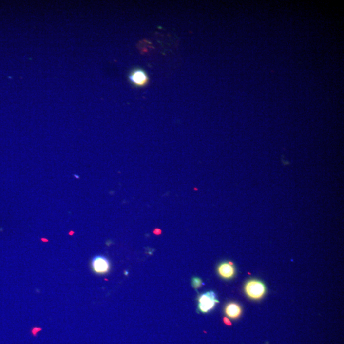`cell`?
I'll list each match as a JSON object with an SVG mask.
<instances>
[{
  "label": "cell",
  "instance_id": "6da1fadb",
  "mask_svg": "<svg viewBox=\"0 0 344 344\" xmlns=\"http://www.w3.org/2000/svg\"><path fill=\"white\" fill-rule=\"evenodd\" d=\"M244 291L247 296L252 300H260L267 293V287L262 281L258 279H250L246 282L244 286Z\"/></svg>",
  "mask_w": 344,
  "mask_h": 344
},
{
  "label": "cell",
  "instance_id": "7a4b0ae2",
  "mask_svg": "<svg viewBox=\"0 0 344 344\" xmlns=\"http://www.w3.org/2000/svg\"><path fill=\"white\" fill-rule=\"evenodd\" d=\"M219 302L218 298L214 292H206L198 297V310L204 314H207L212 310Z\"/></svg>",
  "mask_w": 344,
  "mask_h": 344
},
{
  "label": "cell",
  "instance_id": "3957f363",
  "mask_svg": "<svg viewBox=\"0 0 344 344\" xmlns=\"http://www.w3.org/2000/svg\"><path fill=\"white\" fill-rule=\"evenodd\" d=\"M91 268L96 274L105 275L111 270V263L106 257L98 255L91 260Z\"/></svg>",
  "mask_w": 344,
  "mask_h": 344
},
{
  "label": "cell",
  "instance_id": "277c9868",
  "mask_svg": "<svg viewBox=\"0 0 344 344\" xmlns=\"http://www.w3.org/2000/svg\"><path fill=\"white\" fill-rule=\"evenodd\" d=\"M217 273L219 277L224 280H231L236 275L235 265L231 262H223L217 267Z\"/></svg>",
  "mask_w": 344,
  "mask_h": 344
},
{
  "label": "cell",
  "instance_id": "5b68a950",
  "mask_svg": "<svg viewBox=\"0 0 344 344\" xmlns=\"http://www.w3.org/2000/svg\"><path fill=\"white\" fill-rule=\"evenodd\" d=\"M129 80L136 86H144L148 82V76L144 70L136 69L130 74Z\"/></svg>",
  "mask_w": 344,
  "mask_h": 344
},
{
  "label": "cell",
  "instance_id": "8992f818",
  "mask_svg": "<svg viewBox=\"0 0 344 344\" xmlns=\"http://www.w3.org/2000/svg\"><path fill=\"white\" fill-rule=\"evenodd\" d=\"M225 314L231 320H237L242 314V308L237 302H231L226 305Z\"/></svg>",
  "mask_w": 344,
  "mask_h": 344
},
{
  "label": "cell",
  "instance_id": "52a82bcc",
  "mask_svg": "<svg viewBox=\"0 0 344 344\" xmlns=\"http://www.w3.org/2000/svg\"><path fill=\"white\" fill-rule=\"evenodd\" d=\"M203 285L202 280L199 277H193L192 279V286L195 289H198Z\"/></svg>",
  "mask_w": 344,
  "mask_h": 344
},
{
  "label": "cell",
  "instance_id": "ba28073f",
  "mask_svg": "<svg viewBox=\"0 0 344 344\" xmlns=\"http://www.w3.org/2000/svg\"><path fill=\"white\" fill-rule=\"evenodd\" d=\"M224 322H225V324H227V325H229V326H230V325H231V322H230L229 319H228L227 318H224Z\"/></svg>",
  "mask_w": 344,
  "mask_h": 344
}]
</instances>
